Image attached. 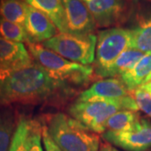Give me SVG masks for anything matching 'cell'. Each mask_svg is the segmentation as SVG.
I'll list each match as a JSON object with an SVG mask.
<instances>
[{
	"instance_id": "cell-1",
	"label": "cell",
	"mask_w": 151,
	"mask_h": 151,
	"mask_svg": "<svg viewBox=\"0 0 151 151\" xmlns=\"http://www.w3.org/2000/svg\"><path fill=\"white\" fill-rule=\"evenodd\" d=\"M70 88L34 62L0 81V106L42 103L57 96L69 95Z\"/></svg>"
},
{
	"instance_id": "cell-2",
	"label": "cell",
	"mask_w": 151,
	"mask_h": 151,
	"mask_svg": "<svg viewBox=\"0 0 151 151\" xmlns=\"http://www.w3.org/2000/svg\"><path fill=\"white\" fill-rule=\"evenodd\" d=\"M49 135L61 151H99L98 135L63 113L51 115L45 125Z\"/></svg>"
},
{
	"instance_id": "cell-3",
	"label": "cell",
	"mask_w": 151,
	"mask_h": 151,
	"mask_svg": "<svg viewBox=\"0 0 151 151\" xmlns=\"http://www.w3.org/2000/svg\"><path fill=\"white\" fill-rule=\"evenodd\" d=\"M123 110L138 112L139 108L132 96L114 99H97L87 102L76 101L68 109L72 119L95 134H103L105 124L114 113Z\"/></svg>"
},
{
	"instance_id": "cell-4",
	"label": "cell",
	"mask_w": 151,
	"mask_h": 151,
	"mask_svg": "<svg viewBox=\"0 0 151 151\" xmlns=\"http://www.w3.org/2000/svg\"><path fill=\"white\" fill-rule=\"evenodd\" d=\"M35 62L55 79L71 86H81L90 81L93 74L92 65L70 61L39 43H27Z\"/></svg>"
},
{
	"instance_id": "cell-5",
	"label": "cell",
	"mask_w": 151,
	"mask_h": 151,
	"mask_svg": "<svg viewBox=\"0 0 151 151\" xmlns=\"http://www.w3.org/2000/svg\"><path fill=\"white\" fill-rule=\"evenodd\" d=\"M41 45L70 61L91 65L95 60L97 36L93 34L76 35L59 33Z\"/></svg>"
},
{
	"instance_id": "cell-6",
	"label": "cell",
	"mask_w": 151,
	"mask_h": 151,
	"mask_svg": "<svg viewBox=\"0 0 151 151\" xmlns=\"http://www.w3.org/2000/svg\"><path fill=\"white\" fill-rule=\"evenodd\" d=\"M130 38V29L123 28H111L98 33L94 72L112 65L120 55L129 49Z\"/></svg>"
},
{
	"instance_id": "cell-7",
	"label": "cell",
	"mask_w": 151,
	"mask_h": 151,
	"mask_svg": "<svg viewBox=\"0 0 151 151\" xmlns=\"http://www.w3.org/2000/svg\"><path fill=\"white\" fill-rule=\"evenodd\" d=\"M102 137L107 143L126 151H147L151 149V123L139 118L129 129L122 131L107 130Z\"/></svg>"
},
{
	"instance_id": "cell-8",
	"label": "cell",
	"mask_w": 151,
	"mask_h": 151,
	"mask_svg": "<svg viewBox=\"0 0 151 151\" xmlns=\"http://www.w3.org/2000/svg\"><path fill=\"white\" fill-rule=\"evenodd\" d=\"M33 63L32 56L24 44L0 37V81Z\"/></svg>"
},
{
	"instance_id": "cell-9",
	"label": "cell",
	"mask_w": 151,
	"mask_h": 151,
	"mask_svg": "<svg viewBox=\"0 0 151 151\" xmlns=\"http://www.w3.org/2000/svg\"><path fill=\"white\" fill-rule=\"evenodd\" d=\"M86 3L97 27H110L122 23L127 15V0H87Z\"/></svg>"
},
{
	"instance_id": "cell-10",
	"label": "cell",
	"mask_w": 151,
	"mask_h": 151,
	"mask_svg": "<svg viewBox=\"0 0 151 151\" xmlns=\"http://www.w3.org/2000/svg\"><path fill=\"white\" fill-rule=\"evenodd\" d=\"M67 33L76 35H91L96 23L83 0H62Z\"/></svg>"
},
{
	"instance_id": "cell-11",
	"label": "cell",
	"mask_w": 151,
	"mask_h": 151,
	"mask_svg": "<svg viewBox=\"0 0 151 151\" xmlns=\"http://www.w3.org/2000/svg\"><path fill=\"white\" fill-rule=\"evenodd\" d=\"M24 28L27 35V43H40L59 34V30L46 14L28 5Z\"/></svg>"
},
{
	"instance_id": "cell-12",
	"label": "cell",
	"mask_w": 151,
	"mask_h": 151,
	"mask_svg": "<svg viewBox=\"0 0 151 151\" xmlns=\"http://www.w3.org/2000/svg\"><path fill=\"white\" fill-rule=\"evenodd\" d=\"M124 83L117 78H106L97 81L81 92L76 101L87 102L97 99H114L129 96Z\"/></svg>"
},
{
	"instance_id": "cell-13",
	"label": "cell",
	"mask_w": 151,
	"mask_h": 151,
	"mask_svg": "<svg viewBox=\"0 0 151 151\" xmlns=\"http://www.w3.org/2000/svg\"><path fill=\"white\" fill-rule=\"evenodd\" d=\"M145 55V53L135 49H128L119 55L112 65L103 70L95 72L102 78H110L113 76H121L130 70Z\"/></svg>"
},
{
	"instance_id": "cell-14",
	"label": "cell",
	"mask_w": 151,
	"mask_h": 151,
	"mask_svg": "<svg viewBox=\"0 0 151 151\" xmlns=\"http://www.w3.org/2000/svg\"><path fill=\"white\" fill-rule=\"evenodd\" d=\"M44 13L52 20L60 33H67L65 11L62 0H22Z\"/></svg>"
},
{
	"instance_id": "cell-15",
	"label": "cell",
	"mask_w": 151,
	"mask_h": 151,
	"mask_svg": "<svg viewBox=\"0 0 151 151\" xmlns=\"http://www.w3.org/2000/svg\"><path fill=\"white\" fill-rule=\"evenodd\" d=\"M151 74V52L146 53L130 70L119 76L128 91L134 92L143 85Z\"/></svg>"
},
{
	"instance_id": "cell-16",
	"label": "cell",
	"mask_w": 151,
	"mask_h": 151,
	"mask_svg": "<svg viewBox=\"0 0 151 151\" xmlns=\"http://www.w3.org/2000/svg\"><path fill=\"white\" fill-rule=\"evenodd\" d=\"M0 108V151H9L16 129L18 121L13 109Z\"/></svg>"
},
{
	"instance_id": "cell-17",
	"label": "cell",
	"mask_w": 151,
	"mask_h": 151,
	"mask_svg": "<svg viewBox=\"0 0 151 151\" xmlns=\"http://www.w3.org/2000/svg\"><path fill=\"white\" fill-rule=\"evenodd\" d=\"M130 49L143 53L151 52V17L141 21L134 29H130Z\"/></svg>"
},
{
	"instance_id": "cell-18",
	"label": "cell",
	"mask_w": 151,
	"mask_h": 151,
	"mask_svg": "<svg viewBox=\"0 0 151 151\" xmlns=\"http://www.w3.org/2000/svg\"><path fill=\"white\" fill-rule=\"evenodd\" d=\"M28 4L22 0H1L0 16L6 20L16 23L24 26Z\"/></svg>"
},
{
	"instance_id": "cell-19",
	"label": "cell",
	"mask_w": 151,
	"mask_h": 151,
	"mask_svg": "<svg viewBox=\"0 0 151 151\" xmlns=\"http://www.w3.org/2000/svg\"><path fill=\"white\" fill-rule=\"evenodd\" d=\"M32 121L24 117L18 120L16 129L9 151H29V134Z\"/></svg>"
},
{
	"instance_id": "cell-20",
	"label": "cell",
	"mask_w": 151,
	"mask_h": 151,
	"mask_svg": "<svg viewBox=\"0 0 151 151\" xmlns=\"http://www.w3.org/2000/svg\"><path fill=\"white\" fill-rule=\"evenodd\" d=\"M140 116L138 112L123 110L114 113L105 124L106 131H122L129 129Z\"/></svg>"
},
{
	"instance_id": "cell-21",
	"label": "cell",
	"mask_w": 151,
	"mask_h": 151,
	"mask_svg": "<svg viewBox=\"0 0 151 151\" xmlns=\"http://www.w3.org/2000/svg\"><path fill=\"white\" fill-rule=\"evenodd\" d=\"M0 37L13 42H27V35L23 25L0 17Z\"/></svg>"
},
{
	"instance_id": "cell-22",
	"label": "cell",
	"mask_w": 151,
	"mask_h": 151,
	"mask_svg": "<svg viewBox=\"0 0 151 151\" xmlns=\"http://www.w3.org/2000/svg\"><path fill=\"white\" fill-rule=\"evenodd\" d=\"M42 125L32 121L29 134V151H45L42 144Z\"/></svg>"
},
{
	"instance_id": "cell-23",
	"label": "cell",
	"mask_w": 151,
	"mask_h": 151,
	"mask_svg": "<svg viewBox=\"0 0 151 151\" xmlns=\"http://www.w3.org/2000/svg\"><path fill=\"white\" fill-rule=\"evenodd\" d=\"M133 95L139 110L151 118V95L139 87L133 92Z\"/></svg>"
},
{
	"instance_id": "cell-24",
	"label": "cell",
	"mask_w": 151,
	"mask_h": 151,
	"mask_svg": "<svg viewBox=\"0 0 151 151\" xmlns=\"http://www.w3.org/2000/svg\"><path fill=\"white\" fill-rule=\"evenodd\" d=\"M42 144L45 151H61L49 135L45 125H42Z\"/></svg>"
},
{
	"instance_id": "cell-25",
	"label": "cell",
	"mask_w": 151,
	"mask_h": 151,
	"mask_svg": "<svg viewBox=\"0 0 151 151\" xmlns=\"http://www.w3.org/2000/svg\"><path fill=\"white\" fill-rule=\"evenodd\" d=\"M99 151H120L118 149H116L115 147L108 143H103L101 144L100 145V150Z\"/></svg>"
},
{
	"instance_id": "cell-26",
	"label": "cell",
	"mask_w": 151,
	"mask_h": 151,
	"mask_svg": "<svg viewBox=\"0 0 151 151\" xmlns=\"http://www.w3.org/2000/svg\"><path fill=\"white\" fill-rule=\"evenodd\" d=\"M139 88L145 90V92H147L150 95H151V81H148L146 83H144L143 85H141L139 86Z\"/></svg>"
},
{
	"instance_id": "cell-27",
	"label": "cell",
	"mask_w": 151,
	"mask_h": 151,
	"mask_svg": "<svg viewBox=\"0 0 151 151\" xmlns=\"http://www.w3.org/2000/svg\"><path fill=\"white\" fill-rule=\"evenodd\" d=\"M148 81H151V74L148 77H147V79L145 80V83H146V82H148Z\"/></svg>"
},
{
	"instance_id": "cell-28",
	"label": "cell",
	"mask_w": 151,
	"mask_h": 151,
	"mask_svg": "<svg viewBox=\"0 0 151 151\" xmlns=\"http://www.w3.org/2000/svg\"><path fill=\"white\" fill-rule=\"evenodd\" d=\"M147 151H151V149H150V150H148Z\"/></svg>"
},
{
	"instance_id": "cell-29",
	"label": "cell",
	"mask_w": 151,
	"mask_h": 151,
	"mask_svg": "<svg viewBox=\"0 0 151 151\" xmlns=\"http://www.w3.org/2000/svg\"><path fill=\"white\" fill-rule=\"evenodd\" d=\"M83 1H84V2H86V1H87V0H83Z\"/></svg>"
}]
</instances>
